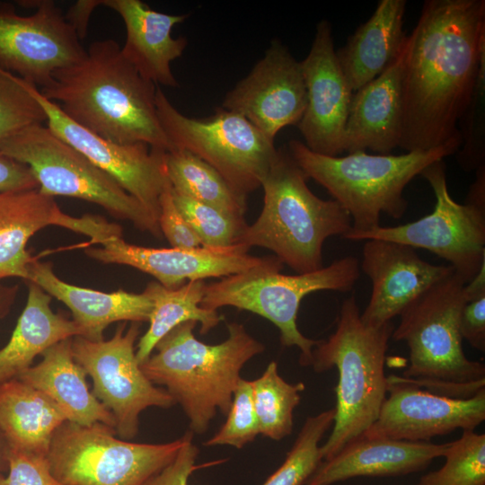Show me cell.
Masks as SVG:
<instances>
[{
    "instance_id": "cell-1",
    "label": "cell",
    "mask_w": 485,
    "mask_h": 485,
    "mask_svg": "<svg viewBox=\"0 0 485 485\" xmlns=\"http://www.w3.org/2000/svg\"><path fill=\"white\" fill-rule=\"evenodd\" d=\"M485 52L484 0H426L409 35L399 147L462 143L459 122Z\"/></svg>"
},
{
    "instance_id": "cell-2",
    "label": "cell",
    "mask_w": 485,
    "mask_h": 485,
    "mask_svg": "<svg viewBox=\"0 0 485 485\" xmlns=\"http://www.w3.org/2000/svg\"><path fill=\"white\" fill-rule=\"evenodd\" d=\"M40 92L105 139L172 150L157 114L155 84L126 60L114 40L93 41L81 61L57 71Z\"/></svg>"
},
{
    "instance_id": "cell-3",
    "label": "cell",
    "mask_w": 485,
    "mask_h": 485,
    "mask_svg": "<svg viewBox=\"0 0 485 485\" xmlns=\"http://www.w3.org/2000/svg\"><path fill=\"white\" fill-rule=\"evenodd\" d=\"M196 325L190 321L173 328L139 366L150 382L165 386L181 406L190 431L203 434L218 410L227 415L241 370L265 347L242 323H227V338L216 345L197 340Z\"/></svg>"
},
{
    "instance_id": "cell-4",
    "label": "cell",
    "mask_w": 485,
    "mask_h": 485,
    "mask_svg": "<svg viewBox=\"0 0 485 485\" xmlns=\"http://www.w3.org/2000/svg\"><path fill=\"white\" fill-rule=\"evenodd\" d=\"M307 179L288 151L278 150L261 183V212L238 242L271 251L297 274L321 269L324 242L352 228L348 212L337 201L314 195Z\"/></svg>"
},
{
    "instance_id": "cell-5",
    "label": "cell",
    "mask_w": 485,
    "mask_h": 485,
    "mask_svg": "<svg viewBox=\"0 0 485 485\" xmlns=\"http://www.w3.org/2000/svg\"><path fill=\"white\" fill-rule=\"evenodd\" d=\"M467 282L455 271L433 284L399 315L392 337L404 341L410 365L401 378L429 392L470 399L485 390V366L464 355L459 321Z\"/></svg>"
},
{
    "instance_id": "cell-6",
    "label": "cell",
    "mask_w": 485,
    "mask_h": 485,
    "mask_svg": "<svg viewBox=\"0 0 485 485\" xmlns=\"http://www.w3.org/2000/svg\"><path fill=\"white\" fill-rule=\"evenodd\" d=\"M393 325L364 324L354 295L341 305L335 331L313 350L316 373L335 366L339 381L332 431L320 447L322 461L360 438L376 420L387 396L384 362Z\"/></svg>"
},
{
    "instance_id": "cell-7",
    "label": "cell",
    "mask_w": 485,
    "mask_h": 485,
    "mask_svg": "<svg viewBox=\"0 0 485 485\" xmlns=\"http://www.w3.org/2000/svg\"><path fill=\"white\" fill-rule=\"evenodd\" d=\"M462 143L406 154H369L357 151L345 156L314 153L301 141L288 143V153L306 177L322 186L349 215L351 231L365 232L380 226L383 213L401 218L408 201V183L431 163L455 154Z\"/></svg>"
},
{
    "instance_id": "cell-8",
    "label": "cell",
    "mask_w": 485,
    "mask_h": 485,
    "mask_svg": "<svg viewBox=\"0 0 485 485\" xmlns=\"http://www.w3.org/2000/svg\"><path fill=\"white\" fill-rule=\"evenodd\" d=\"M283 263L275 256L247 271L207 284L201 307L216 310L232 306L271 322L285 347H297L303 366L312 365L313 350L320 340L306 338L298 330L297 313L303 298L321 290L348 292L360 270L357 258L348 256L321 269L303 274L280 273Z\"/></svg>"
},
{
    "instance_id": "cell-9",
    "label": "cell",
    "mask_w": 485,
    "mask_h": 485,
    "mask_svg": "<svg viewBox=\"0 0 485 485\" xmlns=\"http://www.w3.org/2000/svg\"><path fill=\"white\" fill-rule=\"evenodd\" d=\"M0 153L29 168L40 193L97 204L138 230L162 236L158 221L137 199L46 125L21 130L1 145Z\"/></svg>"
},
{
    "instance_id": "cell-10",
    "label": "cell",
    "mask_w": 485,
    "mask_h": 485,
    "mask_svg": "<svg viewBox=\"0 0 485 485\" xmlns=\"http://www.w3.org/2000/svg\"><path fill=\"white\" fill-rule=\"evenodd\" d=\"M155 104L172 150H186L197 155L243 196L261 187L278 149L274 141L243 116L220 107L208 118L187 117L159 87Z\"/></svg>"
},
{
    "instance_id": "cell-11",
    "label": "cell",
    "mask_w": 485,
    "mask_h": 485,
    "mask_svg": "<svg viewBox=\"0 0 485 485\" xmlns=\"http://www.w3.org/2000/svg\"><path fill=\"white\" fill-rule=\"evenodd\" d=\"M102 423L69 421L55 432L48 453L53 475L66 485H143L175 457L182 436L165 444L117 438Z\"/></svg>"
},
{
    "instance_id": "cell-12",
    "label": "cell",
    "mask_w": 485,
    "mask_h": 485,
    "mask_svg": "<svg viewBox=\"0 0 485 485\" xmlns=\"http://www.w3.org/2000/svg\"><path fill=\"white\" fill-rule=\"evenodd\" d=\"M420 175L436 197L432 213L405 225H380L365 232L350 230L343 238L384 240L429 251L447 260L454 271L469 282L485 262V210L453 199L444 160L431 163Z\"/></svg>"
},
{
    "instance_id": "cell-13",
    "label": "cell",
    "mask_w": 485,
    "mask_h": 485,
    "mask_svg": "<svg viewBox=\"0 0 485 485\" xmlns=\"http://www.w3.org/2000/svg\"><path fill=\"white\" fill-rule=\"evenodd\" d=\"M122 323L108 340L72 339L74 359L93 380V394L112 413L115 430L122 438L138 431L139 415L149 407L170 408L175 401L166 390L155 387L140 368L135 342L138 322L128 330Z\"/></svg>"
},
{
    "instance_id": "cell-14",
    "label": "cell",
    "mask_w": 485,
    "mask_h": 485,
    "mask_svg": "<svg viewBox=\"0 0 485 485\" xmlns=\"http://www.w3.org/2000/svg\"><path fill=\"white\" fill-rule=\"evenodd\" d=\"M19 3L36 11L21 15L13 4L0 2V67L40 90L57 71L81 61L86 49L53 1Z\"/></svg>"
},
{
    "instance_id": "cell-15",
    "label": "cell",
    "mask_w": 485,
    "mask_h": 485,
    "mask_svg": "<svg viewBox=\"0 0 485 485\" xmlns=\"http://www.w3.org/2000/svg\"><path fill=\"white\" fill-rule=\"evenodd\" d=\"M22 83L42 107L47 118L46 126L115 179L158 221L160 197L170 184L164 166L166 151L145 143L122 145L105 139L73 121L37 87L23 80Z\"/></svg>"
},
{
    "instance_id": "cell-16",
    "label": "cell",
    "mask_w": 485,
    "mask_h": 485,
    "mask_svg": "<svg viewBox=\"0 0 485 485\" xmlns=\"http://www.w3.org/2000/svg\"><path fill=\"white\" fill-rule=\"evenodd\" d=\"M306 105L301 61L274 40L247 76L226 93L221 108L241 114L274 141L283 128L299 123Z\"/></svg>"
},
{
    "instance_id": "cell-17",
    "label": "cell",
    "mask_w": 485,
    "mask_h": 485,
    "mask_svg": "<svg viewBox=\"0 0 485 485\" xmlns=\"http://www.w3.org/2000/svg\"><path fill=\"white\" fill-rule=\"evenodd\" d=\"M96 243L100 247L85 250L88 257L105 264L135 268L153 276L167 288H177L188 281L222 278L244 272L268 259L250 255V249L243 244L190 250L138 246L126 242L121 230L105 235Z\"/></svg>"
},
{
    "instance_id": "cell-18",
    "label": "cell",
    "mask_w": 485,
    "mask_h": 485,
    "mask_svg": "<svg viewBox=\"0 0 485 485\" xmlns=\"http://www.w3.org/2000/svg\"><path fill=\"white\" fill-rule=\"evenodd\" d=\"M387 395L376 420L361 437L428 442L457 428L474 430L485 419V390L470 399L429 392L387 376Z\"/></svg>"
},
{
    "instance_id": "cell-19",
    "label": "cell",
    "mask_w": 485,
    "mask_h": 485,
    "mask_svg": "<svg viewBox=\"0 0 485 485\" xmlns=\"http://www.w3.org/2000/svg\"><path fill=\"white\" fill-rule=\"evenodd\" d=\"M307 105L297 127L311 151L338 156L344 153L345 128L353 92L334 49L327 20L316 25L310 51L301 61Z\"/></svg>"
},
{
    "instance_id": "cell-20",
    "label": "cell",
    "mask_w": 485,
    "mask_h": 485,
    "mask_svg": "<svg viewBox=\"0 0 485 485\" xmlns=\"http://www.w3.org/2000/svg\"><path fill=\"white\" fill-rule=\"evenodd\" d=\"M361 269L372 282L367 306L361 321L370 327L391 322L419 295L454 271L450 265L422 260L410 246L370 239L363 246Z\"/></svg>"
},
{
    "instance_id": "cell-21",
    "label": "cell",
    "mask_w": 485,
    "mask_h": 485,
    "mask_svg": "<svg viewBox=\"0 0 485 485\" xmlns=\"http://www.w3.org/2000/svg\"><path fill=\"white\" fill-rule=\"evenodd\" d=\"M409 35L392 62L353 93L345 128L344 152L366 149L387 154L399 147L402 115V76Z\"/></svg>"
},
{
    "instance_id": "cell-22",
    "label": "cell",
    "mask_w": 485,
    "mask_h": 485,
    "mask_svg": "<svg viewBox=\"0 0 485 485\" xmlns=\"http://www.w3.org/2000/svg\"><path fill=\"white\" fill-rule=\"evenodd\" d=\"M100 5L114 10L123 20L126 40L121 53L126 60L153 84L177 87L171 64L182 55L188 41L173 38L172 31L188 15L160 13L140 0H100Z\"/></svg>"
},
{
    "instance_id": "cell-23",
    "label": "cell",
    "mask_w": 485,
    "mask_h": 485,
    "mask_svg": "<svg viewBox=\"0 0 485 485\" xmlns=\"http://www.w3.org/2000/svg\"><path fill=\"white\" fill-rule=\"evenodd\" d=\"M84 216L66 215L54 198L38 189L0 192V280L28 279L29 268L36 259L27 243L38 231L55 225L83 234L87 224Z\"/></svg>"
},
{
    "instance_id": "cell-24",
    "label": "cell",
    "mask_w": 485,
    "mask_h": 485,
    "mask_svg": "<svg viewBox=\"0 0 485 485\" xmlns=\"http://www.w3.org/2000/svg\"><path fill=\"white\" fill-rule=\"evenodd\" d=\"M445 444L360 437L320 463L305 485H332L355 477L410 474L444 455Z\"/></svg>"
},
{
    "instance_id": "cell-25",
    "label": "cell",
    "mask_w": 485,
    "mask_h": 485,
    "mask_svg": "<svg viewBox=\"0 0 485 485\" xmlns=\"http://www.w3.org/2000/svg\"><path fill=\"white\" fill-rule=\"evenodd\" d=\"M26 282L36 284L66 305L81 331V337L93 341L102 340L103 332L110 323L148 322L153 310V301L145 291L106 293L80 287L61 280L49 262L33 261Z\"/></svg>"
},
{
    "instance_id": "cell-26",
    "label": "cell",
    "mask_w": 485,
    "mask_h": 485,
    "mask_svg": "<svg viewBox=\"0 0 485 485\" xmlns=\"http://www.w3.org/2000/svg\"><path fill=\"white\" fill-rule=\"evenodd\" d=\"M72 339L48 348L40 363L16 378L50 398L67 421L82 426L102 423L115 428L112 413L90 392L86 373L74 359Z\"/></svg>"
},
{
    "instance_id": "cell-27",
    "label": "cell",
    "mask_w": 485,
    "mask_h": 485,
    "mask_svg": "<svg viewBox=\"0 0 485 485\" xmlns=\"http://www.w3.org/2000/svg\"><path fill=\"white\" fill-rule=\"evenodd\" d=\"M406 0H381L369 17L336 51L341 70L353 93L378 76L400 53Z\"/></svg>"
},
{
    "instance_id": "cell-28",
    "label": "cell",
    "mask_w": 485,
    "mask_h": 485,
    "mask_svg": "<svg viewBox=\"0 0 485 485\" xmlns=\"http://www.w3.org/2000/svg\"><path fill=\"white\" fill-rule=\"evenodd\" d=\"M10 340L0 349V384L16 378L53 345L81 336L77 324L50 307L51 296L32 282Z\"/></svg>"
},
{
    "instance_id": "cell-29",
    "label": "cell",
    "mask_w": 485,
    "mask_h": 485,
    "mask_svg": "<svg viewBox=\"0 0 485 485\" xmlns=\"http://www.w3.org/2000/svg\"><path fill=\"white\" fill-rule=\"evenodd\" d=\"M66 421L42 392L18 378L0 384V430L8 448L48 454L55 432Z\"/></svg>"
},
{
    "instance_id": "cell-30",
    "label": "cell",
    "mask_w": 485,
    "mask_h": 485,
    "mask_svg": "<svg viewBox=\"0 0 485 485\" xmlns=\"http://www.w3.org/2000/svg\"><path fill=\"white\" fill-rule=\"evenodd\" d=\"M206 285L204 280L188 281L177 288H167L156 281L147 284L144 291L153 301V310L149 328L137 345L139 365L149 357L157 342L179 324L190 321L199 322L200 333L207 334L223 321L217 311L200 305Z\"/></svg>"
},
{
    "instance_id": "cell-31",
    "label": "cell",
    "mask_w": 485,
    "mask_h": 485,
    "mask_svg": "<svg viewBox=\"0 0 485 485\" xmlns=\"http://www.w3.org/2000/svg\"><path fill=\"white\" fill-rule=\"evenodd\" d=\"M164 166L174 192L244 217L247 197L238 193L215 168L197 155L172 149L164 154Z\"/></svg>"
},
{
    "instance_id": "cell-32",
    "label": "cell",
    "mask_w": 485,
    "mask_h": 485,
    "mask_svg": "<svg viewBox=\"0 0 485 485\" xmlns=\"http://www.w3.org/2000/svg\"><path fill=\"white\" fill-rule=\"evenodd\" d=\"M251 382L260 434L276 441L289 436L294 426V410L300 403L304 384L287 383L278 374L275 361Z\"/></svg>"
},
{
    "instance_id": "cell-33",
    "label": "cell",
    "mask_w": 485,
    "mask_h": 485,
    "mask_svg": "<svg viewBox=\"0 0 485 485\" xmlns=\"http://www.w3.org/2000/svg\"><path fill=\"white\" fill-rule=\"evenodd\" d=\"M335 413L332 408L308 417L283 463L261 485H305L322 461L319 443Z\"/></svg>"
},
{
    "instance_id": "cell-34",
    "label": "cell",
    "mask_w": 485,
    "mask_h": 485,
    "mask_svg": "<svg viewBox=\"0 0 485 485\" xmlns=\"http://www.w3.org/2000/svg\"><path fill=\"white\" fill-rule=\"evenodd\" d=\"M445 464L423 475L417 485H485V435L463 430L444 453Z\"/></svg>"
},
{
    "instance_id": "cell-35",
    "label": "cell",
    "mask_w": 485,
    "mask_h": 485,
    "mask_svg": "<svg viewBox=\"0 0 485 485\" xmlns=\"http://www.w3.org/2000/svg\"><path fill=\"white\" fill-rule=\"evenodd\" d=\"M172 195L177 208L200 239L202 246L224 248L238 244L248 225L244 217L231 215L172 190Z\"/></svg>"
},
{
    "instance_id": "cell-36",
    "label": "cell",
    "mask_w": 485,
    "mask_h": 485,
    "mask_svg": "<svg viewBox=\"0 0 485 485\" xmlns=\"http://www.w3.org/2000/svg\"><path fill=\"white\" fill-rule=\"evenodd\" d=\"M46 121L42 107L21 78L0 67V146L21 130Z\"/></svg>"
},
{
    "instance_id": "cell-37",
    "label": "cell",
    "mask_w": 485,
    "mask_h": 485,
    "mask_svg": "<svg viewBox=\"0 0 485 485\" xmlns=\"http://www.w3.org/2000/svg\"><path fill=\"white\" fill-rule=\"evenodd\" d=\"M462 148L457 160L461 167L471 172L485 165V52L468 106L459 122Z\"/></svg>"
},
{
    "instance_id": "cell-38",
    "label": "cell",
    "mask_w": 485,
    "mask_h": 485,
    "mask_svg": "<svg viewBox=\"0 0 485 485\" xmlns=\"http://www.w3.org/2000/svg\"><path fill=\"white\" fill-rule=\"evenodd\" d=\"M226 417L219 430L204 442L205 445H231L241 449L260 434L251 381L240 378Z\"/></svg>"
},
{
    "instance_id": "cell-39",
    "label": "cell",
    "mask_w": 485,
    "mask_h": 485,
    "mask_svg": "<svg viewBox=\"0 0 485 485\" xmlns=\"http://www.w3.org/2000/svg\"><path fill=\"white\" fill-rule=\"evenodd\" d=\"M8 473L0 474V485H66L52 473L48 454L8 448Z\"/></svg>"
},
{
    "instance_id": "cell-40",
    "label": "cell",
    "mask_w": 485,
    "mask_h": 485,
    "mask_svg": "<svg viewBox=\"0 0 485 485\" xmlns=\"http://www.w3.org/2000/svg\"><path fill=\"white\" fill-rule=\"evenodd\" d=\"M159 206L158 225L162 235L172 248L190 250L202 246L200 239L177 208L171 184L162 193Z\"/></svg>"
},
{
    "instance_id": "cell-41",
    "label": "cell",
    "mask_w": 485,
    "mask_h": 485,
    "mask_svg": "<svg viewBox=\"0 0 485 485\" xmlns=\"http://www.w3.org/2000/svg\"><path fill=\"white\" fill-rule=\"evenodd\" d=\"M192 440L193 433L190 430L183 435L182 444L172 462L143 485H188L190 476L200 468L196 464L198 449Z\"/></svg>"
},
{
    "instance_id": "cell-42",
    "label": "cell",
    "mask_w": 485,
    "mask_h": 485,
    "mask_svg": "<svg viewBox=\"0 0 485 485\" xmlns=\"http://www.w3.org/2000/svg\"><path fill=\"white\" fill-rule=\"evenodd\" d=\"M460 334L471 346L485 351V296L467 302L460 315Z\"/></svg>"
},
{
    "instance_id": "cell-43",
    "label": "cell",
    "mask_w": 485,
    "mask_h": 485,
    "mask_svg": "<svg viewBox=\"0 0 485 485\" xmlns=\"http://www.w3.org/2000/svg\"><path fill=\"white\" fill-rule=\"evenodd\" d=\"M38 189L31 170L0 153V192Z\"/></svg>"
},
{
    "instance_id": "cell-44",
    "label": "cell",
    "mask_w": 485,
    "mask_h": 485,
    "mask_svg": "<svg viewBox=\"0 0 485 485\" xmlns=\"http://www.w3.org/2000/svg\"><path fill=\"white\" fill-rule=\"evenodd\" d=\"M99 5L100 0L78 1L65 14L66 21L75 30L80 40L85 37L91 13Z\"/></svg>"
},
{
    "instance_id": "cell-45",
    "label": "cell",
    "mask_w": 485,
    "mask_h": 485,
    "mask_svg": "<svg viewBox=\"0 0 485 485\" xmlns=\"http://www.w3.org/2000/svg\"><path fill=\"white\" fill-rule=\"evenodd\" d=\"M465 203L485 210V165L476 170V180L469 190Z\"/></svg>"
},
{
    "instance_id": "cell-46",
    "label": "cell",
    "mask_w": 485,
    "mask_h": 485,
    "mask_svg": "<svg viewBox=\"0 0 485 485\" xmlns=\"http://www.w3.org/2000/svg\"><path fill=\"white\" fill-rule=\"evenodd\" d=\"M467 302L485 296V262L474 278L464 287Z\"/></svg>"
},
{
    "instance_id": "cell-47",
    "label": "cell",
    "mask_w": 485,
    "mask_h": 485,
    "mask_svg": "<svg viewBox=\"0 0 485 485\" xmlns=\"http://www.w3.org/2000/svg\"><path fill=\"white\" fill-rule=\"evenodd\" d=\"M18 286H4L0 283V318L10 311L18 293Z\"/></svg>"
},
{
    "instance_id": "cell-48",
    "label": "cell",
    "mask_w": 485,
    "mask_h": 485,
    "mask_svg": "<svg viewBox=\"0 0 485 485\" xmlns=\"http://www.w3.org/2000/svg\"><path fill=\"white\" fill-rule=\"evenodd\" d=\"M7 449H8V446H7L6 441L0 430V472L3 470L4 466L7 467V463H6Z\"/></svg>"
}]
</instances>
